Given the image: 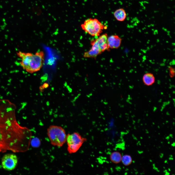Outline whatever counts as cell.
<instances>
[{
	"label": "cell",
	"mask_w": 175,
	"mask_h": 175,
	"mask_svg": "<svg viewBox=\"0 0 175 175\" xmlns=\"http://www.w3.org/2000/svg\"><path fill=\"white\" fill-rule=\"evenodd\" d=\"M122 157L120 152L117 151H114L110 154V158L112 162L117 164L121 162Z\"/></svg>",
	"instance_id": "obj_10"
},
{
	"label": "cell",
	"mask_w": 175,
	"mask_h": 175,
	"mask_svg": "<svg viewBox=\"0 0 175 175\" xmlns=\"http://www.w3.org/2000/svg\"><path fill=\"white\" fill-rule=\"evenodd\" d=\"M142 79L144 84L148 86L152 85L154 83L155 80L154 75L150 72L145 73L143 76Z\"/></svg>",
	"instance_id": "obj_8"
},
{
	"label": "cell",
	"mask_w": 175,
	"mask_h": 175,
	"mask_svg": "<svg viewBox=\"0 0 175 175\" xmlns=\"http://www.w3.org/2000/svg\"><path fill=\"white\" fill-rule=\"evenodd\" d=\"M47 134L51 144L54 146L61 147L66 142L67 135L60 126H50L47 129Z\"/></svg>",
	"instance_id": "obj_3"
},
{
	"label": "cell",
	"mask_w": 175,
	"mask_h": 175,
	"mask_svg": "<svg viewBox=\"0 0 175 175\" xmlns=\"http://www.w3.org/2000/svg\"><path fill=\"white\" fill-rule=\"evenodd\" d=\"M48 86V85L47 83H45L43 85V87L44 88H46Z\"/></svg>",
	"instance_id": "obj_13"
},
{
	"label": "cell",
	"mask_w": 175,
	"mask_h": 175,
	"mask_svg": "<svg viewBox=\"0 0 175 175\" xmlns=\"http://www.w3.org/2000/svg\"><path fill=\"white\" fill-rule=\"evenodd\" d=\"M82 29L86 32L92 36H98L103 29L107 28L96 18H89L85 20L81 25Z\"/></svg>",
	"instance_id": "obj_4"
},
{
	"label": "cell",
	"mask_w": 175,
	"mask_h": 175,
	"mask_svg": "<svg viewBox=\"0 0 175 175\" xmlns=\"http://www.w3.org/2000/svg\"><path fill=\"white\" fill-rule=\"evenodd\" d=\"M114 15L116 19L120 21H124L126 16L125 10L122 8L116 10L114 13Z\"/></svg>",
	"instance_id": "obj_9"
},
{
	"label": "cell",
	"mask_w": 175,
	"mask_h": 175,
	"mask_svg": "<svg viewBox=\"0 0 175 175\" xmlns=\"http://www.w3.org/2000/svg\"><path fill=\"white\" fill-rule=\"evenodd\" d=\"M18 158L16 155L13 154H7L3 157L1 166L5 170L11 171L14 169L17 166Z\"/></svg>",
	"instance_id": "obj_6"
},
{
	"label": "cell",
	"mask_w": 175,
	"mask_h": 175,
	"mask_svg": "<svg viewBox=\"0 0 175 175\" xmlns=\"http://www.w3.org/2000/svg\"><path fill=\"white\" fill-rule=\"evenodd\" d=\"M168 69L169 71V75L171 78H173L175 75V68L173 67L170 66Z\"/></svg>",
	"instance_id": "obj_12"
},
{
	"label": "cell",
	"mask_w": 175,
	"mask_h": 175,
	"mask_svg": "<svg viewBox=\"0 0 175 175\" xmlns=\"http://www.w3.org/2000/svg\"><path fill=\"white\" fill-rule=\"evenodd\" d=\"M87 140L86 138L83 137L78 132L68 134L66 141L68 151L70 154L76 152Z\"/></svg>",
	"instance_id": "obj_5"
},
{
	"label": "cell",
	"mask_w": 175,
	"mask_h": 175,
	"mask_svg": "<svg viewBox=\"0 0 175 175\" xmlns=\"http://www.w3.org/2000/svg\"><path fill=\"white\" fill-rule=\"evenodd\" d=\"M108 37L107 34L105 33L96 39L92 40L90 42L91 48L84 53L83 57L86 58H95L105 51L109 50L107 43Z\"/></svg>",
	"instance_id": "obj_2"
},
{
	"label": "cell",
	"mask_w": 175,
	"mask_h": 175,
	"mask_svg": "<svg viewBox=\"0 0 175 175\" xmlns=\"http://www.w3.org/2000/svg\"><path fill=\"white\" fill-rule=\"evenodd\" d=\"M121 161L124 165L128 166L132 163V159L130 155L126 154L122 156Z\"/></svg>",
	"instance_id": "obj_11"
},
{
	"label": "cell",
	"mask_w": 175,
	"mask_h": 175,
	"mask_svg": "<svg viewBox=\"0 0 175 175\" xmlns=\"http://www.w3.org/2000/svg\"><path fill=\"white\" fill-rule=\"evenodd\" d=\"M122 39L118 35H113L108 37L107 43L109 48L117 49L120 46Z\"/></svg>",
	"instance_id": "obj_7"
},
{
	"label": "cell",
	"mask_w": 175,
	"mask_h": 175,
	"mask_svg": "<svg viewBox=\"0 0 175 175\" xmlns=\"http://www.w3.org/2000/svg\"><path fill=\"white\" fill-rule=\"evenodd\" d=\"M17 55L21 61L20 64L27 72L33 73L39 70L43 66L44 62V54L42 51L36 52L35 54L19 51L17 52Z\"/></svg>",
	"instance_id": "obj_1"
}]
</instances>
